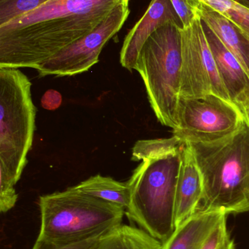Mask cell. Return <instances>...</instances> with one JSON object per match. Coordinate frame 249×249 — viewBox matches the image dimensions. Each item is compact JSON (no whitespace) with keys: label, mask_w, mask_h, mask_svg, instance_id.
Masks as SVG:
<instances>
[{"label":"cell","mask_w":249,"mask_h":249,"mask_svg":"<svg viewBox=\"0 0 249 249\" xmlns=\"http://www.w3.org/2000/svg\"><path fill=\"white\" fill-rule=\"evenodd\" d=\"M246 122H247V124H248L249 125V110H248V114H247V121H246Z\"/></svg>","instance_id":"obj_27"},{"label":"cell","mask_w":249,"mask_h":249,"mask_svg":"<svg viewBox=\"0 0 249 249\" xmlns=\"http://www.w3.org/2000/svg\"><path fill=\"white\" fill-rule=\"evenodd\" d=\"M42 106L45 109L53 110L57 109L61 104V96L58 92L50 90L42 96Z\"/></svg>","instance_id":"obj_24"},{"label":"cell","mask_w":249,"mask_h":249,"mask_svg":"<svg viewBox=\"0 0 249 249\" xmlns=\"http://www.w3.org/2000/svg\"><path fill=\"white\" fill-rule=\"evenodd\" d=\"M181 161V150L164 158L143 160L127 181L130 201L126 215L162 243L176 228L175 197Z\"/></svg>","instance_id":"obj_4"},{"label":"cell","mask_w":249,"mask_h":249,"mask_svg":"<svg viewBox=\"0 0 249 249\" xmlns=\"http://www.w3.org/2000/svg\"><path fill=\"white\" fill-rule=\"evenodd\" d=\"M183 29L168 23L145 42L134 70L144 82L151 107L161 124L175 130L181 99Z\"/></svg>","instance_id":"obj_5"},{"label":"cell","mask_w":249,"mask_h":249,"mask_svg":"<svg viewBox=\"0 0 249 249\" xmlns=\"http://www.w3.org/2000/svg\"><path fill=\"white\" fill-rule=\"evenodd\" d=\"M38 240L71 245L104 235L123 224L124 208L70 187L40 196Z\"/></svg>","instance_id":"obj_3"},{"label":"cell","mask_w":249,"mask_h":249,"mask_svg":"<svg viewBox=\"0 0 249 249\" xmlns=\"http://www.w3.org/2000/svg\"><path fill=\"white\" fill-rule=\"evenodd\" d=\"M244 121L233 104L216 95L181 97L173 135L188 143H212L235 133Z\"/></svg>","instance_id":"obj_7"},{"label":"cell","mask_w":249,"mask_h":249,"mask_svg":"<svg viewBox=\"0 0 249 249\" xmlns=\"http://www.w3.org/2000/svg\"><path fill=\"white\" fill-rule=\"evenodd\" d=\"M129 4L118 6L92 32L41 64L37 70L39 77L76 75L95 65L105 44L121 30L129 17Z\"/></svg>","instance_id":"obj_9"},{"label":"cell","mask_w":249,"mask_h":249,"mask_svg":"<svg viewBox=\"0 0 249 249\" xmlns=\"http://www.w3.org/2000/svg\"><path fill=\"white\" fill-rule=\"evenodd\" d=\"M228 216L218 211L196 212L176 227L162 249H202L212 231Z\"/></svg>","instance_id":"obj_13"},{"label":"cell","mask_w":249,"mask_h":249,"mask_svg":"<svg viewBox=\"0 0 249 249\" xmlns=\"http://www.w3.org/2000/svg\"><path fill=\"white\" fill-rule=\"evenodd\" d=\"M243 51H244V62L249 74V36L244 32V36H243Z\"/></svg>","instance_id":"obj_25"},{"label":"cell","mask_w":249,"mask_h":249,"mask_svg":"<svg viewBox=\"0 0 249 249\" xmlns=\"http://www.w3.org/2000/svg\"><path fill=\"white\" fill-rule=\"evenodd\" d=\"M105 234L99 235L96 238H92V239L87 240V241H83V242L71 244V245H57V244H51V243L37 239L32 249H95L99 245Z\"/></svg>","instance_id":"obj_23"},{"label":"cell","mask_w":249,"mask_h":249,"mask_svg":"<svg viewBox=\"0 0 249 249\" xmlns=\"http://www.w3.org/2000/svg\"><path fill=\"white\" fill-rule=\"evenodd\" d=\"M48 0H0V26L40 7Z\"/></svg>","instance_id":"obj_19"},{"label":"cell","mask_w":249,"mask_h":249,"mask_svg":"<svg viewBox=\"0 0 249 249\" xmlns=\"http://www.w3.org/2000/svg\"><path fill=\"white\" fill-rule=\"evenodd\" d=\"M184 28L188 27L199 17L200 0H171Z\"/></svg>","instance_id":"obj_21"},{"label":"cell","mask_w":249,"mask_h":249,"mask_svg":"<svg viewBox=\"0 0 249 249\" xmlns=\"http://www.w3.org/2000/svg\"><path fill=\"white\" fill-rule=\"evenodd\" d=\"M163 243L141 228L121 224L105 234L95 249H162Z\"/></svg>","instance_id":"obj_15"},{"label":"cell","mask_w":249,"mask_h":249,"mask_svg":"<svg viewBox=\"0 0 249 249\" xmlns=\"http://www.w3.org/2000/svg\"><path fill=\"white\" fill-rule=\"evenodd\" d=\"M74 187L82 193L121 206L125 211L130 204V190L127 182H120L99 174Z\"/></svg>","instance_id":"obj_16"},{"label":"cell","mask_w":249,"mask_h":249,"mask_svg":"<svg viewBox=\"0 0 249 249\" xmlns=\"http://www.w3.org/2000/svg\"><path fill=\"white\" fill-rule=\"evenodd\" d=\"M203 193V178L191 144L185 142L181 149L175 197V225L197 212Z\"/></svg>","instance_id":"obj_12"},{"label":"cell","mask_w":249,"mask_h":249,"mask_svg":"<svg viewBox=\"0 0 249 249\" xmlns=\"http://www.w3.org/2000/svg\"><path fill=\"white\" fill-rule=\"evenodd\" d=\"M225 217L212 231L202 249H235V244L231 237Z\"/></svg>","instance_id":"obj_20"},{"label":"cell","mask_w":249,"mask_h":249,"mask_svg":"<svg viewBox=\"0 0 249 249\" xmlns=\"http://www.w3.org/2000/svg\"><path fill=\"white\" fill-rule=\"evenodd\" d=\"M14 186L5 176L0 174V210L2 213L13 209L17 202L18 195Z\"/></svg>","instance_id":"obj_22"},{"label":"cell","mask_w":249,"mask_h":249,"mask_svg":"<svg viewBox=\"0 0 249 249\" xmlns=\"http://www.w3.org/2000/svg\"><path fill=\"white\" fill-rule=\"evenodd\" d=\"M184 142L176 136L168 139L137 141L133 149L132 160L158 159L181 152Z\"/></svg>","instance_id":"obj_17"},{"label":"cell","mask_w":249,"mask_h":249,"mask_svg":"<svg viewBox=\"0 0 249 249\" xmlns=\"http://www.w3.org/2000/svg\"><path fill=\"white\" fill-rule=\"evenodd\" d=\"M232 1L249 10V0H232Z\"/></svg>","instance_id":"obj_26"},{"label":"cell","mask_w":249,"mask_h":249,"mask_svg":"<svg viewBox=\"0 0 249 249\" xmlns=\"http://www.w3.org/2000/svg\"><path fill=\"white\" fill-rule=\"evenodd\" d=\"M168 23L184 29L171 0H152L146 13L124 39L120 53L121 66L130 71L134 70L145 42L155 31Z\"/></svg>","instance_id":"obj_11"},{"label":"cell","mask_w":249,"mask_h":249,"mask_svg":"<svg viewBox=\"0 0 249 249\" xmlns=\"http://www.w3.org/2000/svg\"><path fill=\"white\" fill-rule=\"evenodd\" d=\"M190 143L203 178L197 212H249V124L244 121L235 133L212 143Z\"/></svg>","instance_id":"obj_2"},{"label":"cell","mask_w":249,"mask_h":249,"mask_svg":"<svg viewBox=\"0 0 249 249\" xmlns=\"http://www.w3.org/2000/svg\"><path fill=\"white\" fill-rule=\"evenodd\" d=\"M31 86L19 69L0 68V174L15 185L27 163L35 133Z\"/></svg>","instance_id":"obj_6"},{"label":"cell","mask_w":249,"mask_h":249,"mask_svg":"<svg viewBox=\"0 0 249 249\" xmlns=\"http://www.w3.org/2000/svg\"><path fill=\"white\" fill-rule=\"evenodd\" d=\"M232 20L249 36V10L232 0H200Z\"/></svg>","instance_id":"obj_18"},{"label":"cell","mask_w":249,"mask_h":249,"mask_svg":"<svg viewBox=\"0 0 249 249\" xmlns=\"http://www.w3.org/2000/svg\"><path fill=\"white\" fill-rule=\"evenodd\" d=\"M181 34V97L197 99L214 94L231 102L219 77L200 16L190 26L184 28Z\"/></svg>","instance_id":"obj_8"},{"label":"cell","mask_w":249,"mask_h":249,"mask_svg":"<svg viewBox=\"0 0 249 249\" xmlns=\"http://www.w3.org/2000/svg\"><path fill=\"white\" fill-rule=\"evenodd\" d=\"M198 16L202 21L204 22L214 32L224 45L236 57L249 74L244 60V31L241 30L226 16L202 1L199 7Z\"/></svg>","instance_id":"obj_14"},{"label":"cell","mask_w":249,"mask_h":249,"mask_svg":"<svg viewBox=\"0 0 249 249\" xmlns=\"http://www.w3.org/2000/svg\"><path fill=\"white\" fill-rule=\"evenodd\" d=\"M130 0H48L0 26V68H32L96 29Z\"/></svg>","instance_id":"obj_1"},{"label":"cell","mask_w":249,"mask_h":249,"mask_svg":"<svg viewBox=\"0 0 249 249\" xmlns=\"http://www.w3.org/2000/svg\"><path fill=\"white\" fill-rule=\"evenodd\" d=\"M201 23L224 87L231 102L247 121L249 107V74L214 32L202 20Z\"/></svg>","instance_id":"obj_10"}]
</instances>
